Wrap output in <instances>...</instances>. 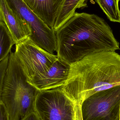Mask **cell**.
I'll return each instance as SVG.
<instances>
[{
	"label": "cell",
	"instance_id": "cell-1",
	"mask_svg": "<svg viewBox=\"0 0 120 120\" xmlns=\"http://www.w3.org/2000/svg\"><path fill=\"white\" fill-rule=\"evenodd\" d=\"M55 33L57 56L70 64L94 53L120 49L110 27L94 14L75 12Z\"/></svg>",
	"mask_w": 120,
	"mask_h": 120
},
{
	"label": "cell",
	"instance_id": "cell-18",
	"mask_svg": "<svg viewBox=\"0 0 120 120\" xmlns=\"http://www.w3.org/2000/svg\"></svg>",
	"mask_w": 120,
	"mask_h": 120
},
{
	"label": "cell",
	"instance_id": "cell-7",
	"mask_svg": "<svg viewBox=\"0 0 120 120\" xmlns=\"http://www.w3.org/2000/svg\"><path fill=\"white\" fill-rule=\"evenodd\" d=\"M27 80L47 70L58 59L37 45L29 37L15 44V51Z\"/></svg>",
	"mask_w": 120,
	"mask_h": 120
},
{
	"label": "cell",
	"instance_id": "cell-16",
	"mask_svg": "<svg viewBox=\"0 0 120 120\" xmlns=\"http://www.w3.org/2000/svg\"><path fill=\"white\" fill-rule=\"evenodd\" d=\"M81 104L76 103L75 105V120H83Z\"/></svg>",
	"mask_w": 120,
	"mask_h": 120
},
{
	"label": "cell",
	"instance_id": "cell-13",
	"mask_svg": "<svg viewBox=\"0 0 120 120\" xmlns=\"http://www.w3.org/2000/svg\"><path fill=\"white\" fill-rule=\"evenodd\" d=\"M120 0H96L110 21L120 23Z\"/></svg>",
	"mask_w": 120,
	"mask_h": 120
},
{
	"label": "cell",
	"instance_id": "cell-17",
	"mask_svg": "<svg viewBox=\"0 0 120 120\" xmlns=\"http://www.w3.org/2000/svg\"><path fill=\"white\" fill-rule=\"evenodd\" d=\"M22 120H41L36 112L30 113Z\"/></svg>",
	"mask_w": 120,
	"mask_h": 120
},
{
	"label": "cell",
	"instance_id": "cell-6",
	"mask_svg": "<svg viewBox=\"0 0 120 120\" xmlns=\"http://www.w3.org/2000/svg\"><path fill=\"white\" fill-rule=\"evenodd\" d=\"M11 9L27 22L31 34L29 37L35 44L51 54L57 52L56 33L26 4L23 0H6Z\"/></svg>",
	"mask_w": 120,
	"mask_h": 120
},
{
	"label": "cell",
	"instance_id": "cell-3",
	"mask_svg": "<svg viewBox=\"0 0 120 120\" xmlns=\"http://www.w3.org/2000/svg\"><path fill=\"white\" fill-rule=\"evenodd\" d=\"M39 91L30 83L21 69L8 71L0 86V103L5 108L10 120H22L35 112Z\"/></svg>",
	"mask_w": 120,
	"mask_h": 120
},
{
	"label": "cell",
	"instance_id": "cell-9",
	"mask_svg": "<svg viewBox=\"0 0 120 120\" xmlns=\"http://www.w3.org/2000/svg\"><path fill=\"white\" fill-rule=\"evenodd\" d=\"M0 20L5 23L16 43L29 37L31 34L27 22L11 8L6 0H0Z\"/></svg>",
	"mask_w": 120,
	"mask_h": 120
},
{
	"label": "cell",
	"instance_id": "cell-14",
	"mask_svg": "<svg viewBox=\"0 0 120 120\" xmlns=\"http://www.w3.org/2000/svg\"><path fill=\"white\" fill-rule=\"evenodd\" d=\"M10 54L3 60L0 61V86L2 85L9 63Z\"/></svg>",
	"mask_w": 120,
	"mask_h": 120
},
{
	"label": "cell",
	"instance_id": "cell-8",
	"mask_svg": "<svg viewBox=\"0 0 120 120\" xmlns=\"http://www.w3.org/2000/svg\"><path fill=\"white\" fill-rule=\"evenodd\" d=\"M70 66V64L58 57L47 70L28 82L39 91L62 87L67 79Z\"/></svg>",
	"mask_w": 120,
	"mask_h": 120
},
{
	"label": "cell",
	"instance_id": "cell-15",
	"mask_svg": "<svg viewBox=\"0 0 120 120\" xmlns=\"http://www.w3.org/2000/svg\"><path fill=\"white\" fill-rule=\"evenodd\" d=\"M0 120H10L5 106L0 103Z\"/></svg>",
	"mask_w": 120,
	"mask_h": 120
},
{
	"label": "cell",
	"instance_id": "cell-4",
	"mask_svg": "<svg viewBox=\"0 0 120 120\" xmlns=\"http://www.w3.org/2000/svg\"><path fill=\"white\" fill-rule=\"evenodd\" d=\"M75 105L59 87L39 92L35 112L41 120H75Z\"/></svg>",
	"mask_w": 120,
	"mask_h": 120
},
{
	"label": "cell",
	"instance_id": "cell-11",
	"mask_svg": "<svg viewBox=\"0 0 120 120\" xmlns=\"http://www.w3.org/2000/svg\"><path fill=\"white\" fill-rule=\"evenodd\" d=\"M88 0H65L54 27L55 32L74 14L76 9L86 7Z\"/></svg>",
	"mask_w": 120,
	"mask_h": 120
},
{
	"label": "cell",
	"instance_id": "cell-5",
	"mask_svg": "<svg viewBox=\"0 0 120 120\" xmlns=\"http://www.w3.org/2000/svg\"><path fill=\"white\" fill-rule=\"evenodd\" d=\"M81 108L83 120H120V85L94 94Z\"/></svg>",
	"mask_w": 120,
	"mask_h": 120
},
{
	"label": "cell",
	"instance_id": "cell-12",
	"mask_svg": "<svg viewBox=\"0 0 120 120\" xmlns=\"http://www.w3.org/2000/svg\"><path fill=\"white\" fill-rule=\"evenodd\" d=\"M0 61L3 60L10 54L11 48L16 42L5 23L0 20Z\"/></svg>",
	"mask_w": 120,
	"mask_h": 120
},
{
	"label": "cell",
	"instance_id": "cell-10",
	"mask_svg": "<svg viewBox=\"0 0 120 120\" xmlns=\"http://www.w3.org/2000/svg\"><path fill=\"white\" fill-rule=\"evenodd\" d=\"M23 0L49 27L53 29L65 0Z\"/></svg>",
	"mask_w": 120,
	"mask_h": 120
},
{
	"label": "cell",
	"instance_id": "cell-2",
	"mask_svg": "<svg viewBox=\"0 0 120 120\" xmlns=\"http://www.w3.org/2000/svg\"><path fill=\"white\" fill-rule=\"evenodd\" d=\"M120 85V55L99 52L70 64L67 79L61 87L75 104H81L95 93Z\"/></svg>",
	"mask_w": 120,
	"mask_h": 120
}]
</instances>
